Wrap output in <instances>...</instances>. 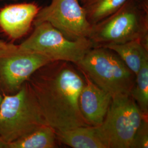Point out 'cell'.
<instances>
[{"label": "cell", "mask_w": 148, "mask_h": 148, "mask_svg": "<svg viewBox=\"0 0 148 148\" xmlns=\"http://www.w3.org/2000/svg\"><path fill=\"white\" fill-rule=\"evenodd\" d=\"M74 64L65 61L51 62L27 80L46 121L55 131L88 126L79 106L85 78Z\"/></svg>", "instance_id": "cell-1"}, {"label": "cell", "mask_w": 148, "mask_h": 148, "mask_svg": "<svg viewBox=\"0 0 148 148\" xmlns=\"http://www.w3.org/2000/svg\"><path fill=\"white\" fill-rule=\"evenodd\" d=\"M89 39L94 47L137 39L148 45V0H128L115 13L93 25Z\"/></svg>", "instance_id": "cell-2"}, {"label": "cell", "mask_w": 148, "mask_h": 148, "mask_svg": "<svg viewBox=\"0 0 148 148\" xmlns=\"http://www.w3.org/2000/svg\"><path fill=\"white\" fill-rule=\"evenodd\" d=\"M2 95L0 141L3 144V148L7 144L47 124L28 81L23 84L16 93Z\"/></svg>", "instance_id": "cell-3"}, {"label": "cell", "mask_w": 148, "mask_h": 148, "mask_svg": "<svg viewBox=\"0 0 148 148\" xmlns=\"http://www.w3.org/2000/svg\"><path fill=\"white\" fill-rule=\"evenodd\" d=\"M75 65L112 98L130 95L136 75L111 49L93 47Z\"/></svg>", "instance_id": "cell-4"}, {"label": "cell", "mask_w": 148, "mask_h": 148, "mask_svg": "<svg viewBox=\"0 0 148 148\" xmlns=\"http://www.w3.org/2000/svg\"><path fill=\"white\" fill-rule=\"evenodd\" d=\"M29 37L19 45L21 49L44 56L52 61L76 64L94 47L88 38L71 40L47 22L34 25Z\"/></svg>", "instance_id": "cell-5"}, {"label": "cell", "mask_w": 148, "mask_h": 148, "mask_svg": "<svg viewBox=\"0 0 148 148\" xmlns=\"http://www.w3.org/2000/svg\"><path fill=\"white\" fill-rule=\"evenodd\" d=\"M145 115L130 95H117L99 126L108 148H130L133 138Z\"/></svg>", "instance_id": "cell-6"}, {"label": "cell", "mask_w": 148, "mask_h": 148, "mask_svg": "<svg viewBox=\"0 0 148 148\" xmlns=\"http://www.w3.org/2000/svg\"><path fill=\"white\" fill-rule=\"evenodd\" d=\"M42 22L49 23L71 40L89 38L93 27L79 0H51L40 9L33 25Z\"/></svg>", "instance_id": "cell-7"}, {"label": "cell", "mask_w": 148, "mask_h": 148, "mask_svg": "<svg viewBox=\"0 0 148 148\" xmlns=\"http://www.w3.org/2000/svg\"><path fill=\"white\" fill-rule=\"evenodd\" d=\"M51 62L44 56L16 45L0 56V90L5 95L16 93L37 70Z\"/></svg>", "instance_id": "cell-8"}, {"label": "cell", "mask_w": 148, "mask_h": 148, "mask_svg": "<svg viewBox=\"0 0 148 148\" xmlns=\"http://www.w3.org/2000/svg\"><path fill=\"white\" fill-rule=\"evenodd\" d=\"M41 8L35 2L5 5L0 9V29L13 40L26 35Z\"/></svg>", "instance_id": "cell-9"}, {"label": "cell", "mask_w": 148, "mask_h": 148, "mask_svg": "<svg viewBox=\"0 0 148 148\" xmlns=\"http://www.w3.org/2000/svg\"><path fill=\"white\" fill-rule=\"evenodd\" d=\"M82 73L85 78V84L79 98V110L88 126H99L106 117L112 97L95 84L87 75Z\"/></svg>", "instance_id": "cell-10"}, {"label": "cell", "mask_w": 148, "mask_h": 148, "mask_svg": "<svg viewBox=\"0 0 148 148\" xmlns=\"http://www.w3.org/2000/svg\"><path fill=\"white\" fill-rule=\"evenodd\" d=\"M56 133L58 141L71 148H108L99 126H80Z\"/></svg>", "instance_id": "cell-11"}, {"label": "cell", "mask_w": 148, "mask_h": 148, "mask_svg": "<svg viewBox=\"0 0 148 148\" xmlns=\"http://www.w3.org/2000/svg\"><path fill=\"white\" fill-rule=\"evenodd\" d=\"M100 47L108 48L115 52L135 75L144 63L148 60V45L139 39Z\"/></svg>", "instance_id": "cell-12"}, {"label": "cell", "mask_w": 148, "mask_h": 148, "mask_svg": "<svg viewBox=\"0 0 148 148\" xmlns=\"http://www.w3.org/2000/svg\"><path fill=\"white\" fill-rule=\"evenodd\" d=\"M57 142L55 130L46 124L7 144L5 148H54L58 147Z\"/></svg>", "instance_id": "cell-13"}, {"label": "cell", "mask_w": 148, "mask_h": 148, "mask_svg": "<svg viewBox=\"0 0 148 148\" xmlns=\"http://www.w3.org/2000/svg\"><path fill=\"white\" fill-rule=\"evenodd\" d=\"M128 0H84L81 5L93 25L120 9Z\"/></svg>", "instance_id": "cell-14"}, {"label": "cell", "mask_w": 148, "mask_h": 148, "mask_svg": "<svg viewBox=\"0 0 148 148\" xmlns=\"http://www.w3.org/2000/svg\"><path fill=\"white\" fill-rule=\"evenodd\" d=\"M130 95L143 114L148 115V60L145 61L136 75Z\"/></svg>", "instance_id": "cell-15"}, {"label": "cell", "mask_w": 148, "mask_h": 148, "mask_svg": "<svg viewBox=\"0 0 148 148\" xmlns=\"http://www.w3.org/2000/svg\"><path fill=\"white\" fill-rule=\"evenodd\" d=\"M148 148V117H145L134 133L130 148Z\"/></svg>", "instance_id": "cell-16"}, {"label": "cell", "mask_w": 148, "mask_h": 148, "mask_svg": "<svg viewBox=\"0 0 148 148\" xmlns=\"http://www.w3.org/2000/svg\"><path fill=\"white\" fill-rule=\"evenodd\" d=\"M16 46V45L7 43L0 39V56L3 54Z\"/></svg>", "instance_id": "cell-17"}, {"label": "cell", "mask_w": 148, "mask_h": 148, "mask_svg": "<svg viewBox=\"0 0 148 148\" xmlns=\"http://www.w3.org/2000/svg\"><path fill=\"white\" fill-rule=\"evenodd\" d=\"M2 99H3V95L0 93V104L2 101ZM0 148H3V144L1 141H0Z\"/></svg>", "instance_id": "cell-18"}, {"label": "cell", "mask_w": 148, "mask_h": 148, "mask_svg": "<svg viewBox=\"0 0 148 148\" xmlns=\"http://www.w3.org/2000/svg\"><path fill=\"white\" fill-rule=\"evenodd\" d=\"M84 1V0H79V1L80 2H81V3H82V2Z\"/></svg>", "instance_id": "cell-19"}, {"label": "cell", "mask_w": 148, "mask_h": 148, "mask_svg": "<svg viewBox=\"0 0 148 148\" xmlns=\"http://www.w3.org/2000/svg\"><path fill=\"white\" fill-rule=\"evenodd\" d=\"M0 1H2V0H0ZM13 1H16V0H13Z\"/></svg>", "instance_id": "cell-20"}]
</instances>
